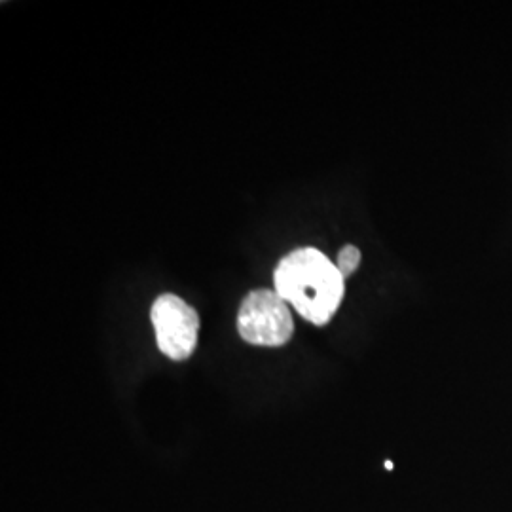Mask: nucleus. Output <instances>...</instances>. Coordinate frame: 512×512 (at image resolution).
<instances>
[{
	"instance_id": "f257e3e1",
	"label": "nucleus",
	"mask_w": 512,
	"mask_h": 512,
	"mask_svg": "<svg viewBox=\"0 0 512 512\" xmlns=\"http://www.w3.org/2000/svg\"><path fill=\"white\" fill-rule=\"evenodd\" d=\"M275 291L306 321L327 325L340 308L346 279L319 249H296L281 258L274 274Z\"/></svg>"
},
{
	"instance_id": "f03ea898",
	"label": "nucleus",
	"mask_w": 512,
	"mask_h": 512,
	"mask_svg": "<svg viewBox=\"0 0 512 512\" xmlns=\"http://www.w3.org/2000/svg\"><path fill=\"white\" fill-rule=\"evenodd\" d=\"M238 330L247 344L279 348L293 338V313L277 291L258 289L241 302Z\"/></svg>"
},
{
	"instance_id": "7ed1b4c3",
	"label": "nucleus",
	"mask_w": 512,
	"mask_h": 512,
	"mask_svg": "<svg viewBox=\"0 0 512 512\" xmlns=\"http://www.w3.org/2000/svg\"><path fill=\"white\" fill-rule=\"evenodd\" d=\"M150 319L156 332V344L169 359L184 361L194 353L200 317L183 298L175 294L158 296L150 310Z\"/></svg>"
},
{
	"instance_id": "20e7f679",
	"label": "nucleus",
	"mask_w": 512,
	"mask_h": 512,
	"mask_svg": "<svg viewBox=\"0 0 512 512\" xmlns=\"http://www.w3.org/2000/svg\"><path fill=\"white\" fill-rule=\"evenodd\" d=\"M361 264V251L355 245H346L340 249L338 260H336V268L340 270V274L344 275V279L353 274Z\"/></svg>"
},
{
	"instance_id": "39448f33",
	"label": "nucleus",
	"mask_w": 512,
	"mask_h": 512,
	"mask_svg": "<svg viewBox=\"0 0 512 512\" xmlns=\"http://www.w3.org/2000/svg\"><path fill=\"white\" fill-rule=\"evenodd\" d=\"M385 469L391 471V469H393V463H391V461H385Z\"/></svg>"
}]
</instances>
